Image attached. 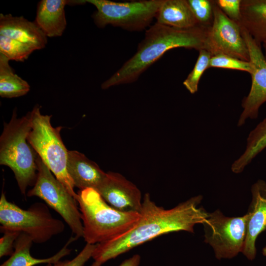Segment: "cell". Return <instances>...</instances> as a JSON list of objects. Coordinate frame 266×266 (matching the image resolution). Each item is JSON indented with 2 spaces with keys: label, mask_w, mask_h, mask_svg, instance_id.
I'll return each mask as SVG.
<instances>
[{
  "label": "cell",
  "mask_w": 266,
  "mask_h": 266,
  "mask_svg": "<svg viewBox=\"0 0 266 266\" xmlns=\"http://www.w3.org/2000/svg\"><path fill=\"white\" fill-rule=\"evenodd\" d=\"M204 49L212 56L226 55L250 61L239 25L228 18L213 1V19L208 28Z\"/></svg>",
  "instance_id": "obj_10"
},
{
  "label": "cell",
  "mask_w": 266,
  "mask_h": 266,
  "mask_svg": "<svg viewBox=\"0 0 266 266\" xmlns=\"http://www.w3.org/2000/svg\"><path fill=\"white\" fill-rule=\"evenodd\" d=\"M262 253L264 256L266 257V245L263 248Z\"/></svg>",
  "instance_id": "obj_31"
},
{
  "label": "cell",
  "mask_w": 266,
  "mask_h": 266,
  "mask_svg": "<svg viewBox=\"0 0 266 266\" xmlns=\"http://www.w3.org/2000/svg\"><path fill=\"white\" fill-rule=\"evenodd\" d=\"M240 28L247 45L250 62L253 65L254 70L251 74L252 82L249 93L242 100L243 111L238 120V127L244 125L247 119L257 118L260 107L266 102V59L261 44Z\"/></svg>",
  "instance_id": "obj_11"
},
{
  "label": "cell",
  "mask_w": 266,
  "mask_h": 266,
  "mask_svg": "<svg viewBox=\"0 0 266 266\" xmlns=\"http://www.w3.org/2000/svg\"><path fill=\"white\" fill-rule=\"evenodd\" d=\"M263 47L264 49L263 53L264 55V56L266 59V40H265L262 43Z\"/></svg>",
  "instance_id": "obj_30"
},
{
  "label": "cell",
  "mask_w": 266,
  "mask_h": 266,
  "mask_svg": "<svg viewBox=\"0 0 266 266\" xmlns=\"http://www.w3.org/2000/svg\"><path fill=\"white\" fill-rule=\"evenodd\" d=\"M141 257L138 254H135L124 261L119 266H139ZM102 264L94 261L90 266H101Z\"/></svg>",
  "instance_id": "obj_29"
},
{
  "label": "cell",
  "mask_w": 266,
  "mask_h": 266,
  "mask_svg": "<svg viewBox=\"0 0 266 266\" xmlns=\"http://www.w3.org/2000/svg\"><path fill=\"white\" fill-rule=\"evenodd\" d=\"M75 236H71L62 248L53 256L44 259L33 257L30 249L33 241L27 234L21 233L14 245V251L10 258L0 266H34L41 264H54L70 253L69 245L77 240Z\"/></svg>",
  "instance_id": "obj_17"
},
{
  "label": "cell",
  "mask_w": 266,
  "mask_h": 266,
  "mask_svg": "<svg viewBox=\"0 0 266 266\" xmlns=\"http://www.w3.org/2000/svg\"><path fill=\"white\" fill-rule=\"evenodd\" d=\"M67 170L74 186L80 190H97L106 174L97 164L75 150L68 151Z\"/></svg>",
  "instance_id": "obj_16"
},
{
  "label": "cell",
  "mask_w": 266,
  "mask_h": 266,
  "mask_svg": "<svg viewBox=\"0 0 266 266\" xmlns=\"http://www.w3.org/2000/svg\"><path fill=\"white\" fill-rule=\"evenodd\" d=\"M34 50L35 48L29 44L0 35V53L9 61L23 62Z\"/></svg>",
  "instance_id": "obj_22"
},
{
  "label": "cell",
  "mask_w": 266,
  "mask_h": 266,
  "mask_svg": "<svg viewBox=\"0 0 266 266\" xmlns=\"http://www.w3.org/2000/svg\"><path fill=\"white\" fill-rule=\"evenodd\" d=\"M208 27L199 25L189 29H178L156 23L146 31L136 53L101 84V89L105 90L135 81L169 50L178 47L198 51L204 49Z\"/></svg>",
  "instance_id": "obj_2"
},
{
  "label": "cell",
  "mask_w": 266,
  "mask_h": 266,
  "mask_svg": "<svg viewBox=\"0 0 266 266\" xmlns=\"http://www.w3.org/2000/svg\"><path fill=\"white\" fill-rule=\"evenodd\" d=\"M86 2L85 0H42L37 4L34 23L47 37L61 36L66 26L65 6Z\"/></svg>",
  "instance_id": "obj_14"
},
{
  "label": "cell",
  "mask_w": 266,
  "mask_h": 266,
  "mask_svg": "<svg viewBox=\"0 0 266 266\" xmlns=\"http://www.w3.org/2000/svg\"><path fill=\"white\" fill-rule=\"evenodd\" d=\"M217 67L245 71L250 75L254 69L252 63L226 55H217L211 56L209 68Z\"/></svg>",
  "instance_id": "obj_24"
},
{
  "label": "cell",
  "mask_w": 266,
  "mask_h": 266,
  "mask_svg": "<svg viewBox=\"0 0 266 266\" xmlns=\"http://www.w3.org/2000/svg\"><path fill=\"white\" fill-rule=\"evenodd\" d=\"M201 195L191 197L173 208L158 206L149 193L142 199L140 218L131 230L111 240L97 244L93 253L94 261L103 264L158 236L186 231L193 233L197 224H202L208 215L200 205Z\"/></svg>",
  "instance_id": "obj_1"
},
{
  "label": "cell",
  "mask_w": 266,
  "mask_h": 266,
  "mask_svg": "<svg viewBox=\"0 0 266 266\" xmlns=\"http://www.w3.org/2000/svg\"><path fill=\"white\" fill-rule=\"evenodd\" d=\"M251 201L247 213L248 219L242 254L250 261L257 255L256 240L266 230V182L259 179L251 188Z\"/></svg>",
  "instance_id": "obj_13"
},
{
  "label": "cell",
  "mask_w": 266,
  "mask_h": 266,
  "mask_svg": "<svg viewBox=\"0 0 266 266\" xmlns=\"http://www.w3.org/2000/svg\"><path fill=\"white\" fill-rule=\"evenodd\" d=\"M40 108L36 105L29 112L31 130L28 141L56 178L76 199L75 186L67 170L68 150L61 136L62 127H53L51 123V115L42 114Z\"/></svg>",
  "instance_id": "obj_5"
},
{
  "label": "cell",
  "mask_w": 266,
  "mask_h": 266,
  "mask_svg": "<svg viewBox=\"0 0 266 266\" xmlns=\"http://www.w3.org/2000/svg\"><path fill=\"white\" fill-rule=\"evenodd\" d=\"M4 234L0 239V257L11 256L13 253L14 243L21 233L14 231H5Z\"/></svg>",
  "instance_id": "obj_28"
},
{
  "label": "cell",
  "mask_w": 266,
  "mask_h": 266,
  "mask_svg": "<svg viewBox=\"0 0 266 266\" xmlns=\"http://www.w3.org/2000/svg\"><path fill=\"white\" fill-rule=\"evenodd\" d=\"M199 52V56L193 69L183 82V85L192 94L197 92L200 79L205 70L209 68L212 56L205 49H201Z\"/></svg>",
  "instance_id": "obj_23"
},
{
  "label": "cell",
  "mask_w": 266,
  "mask_h": 266,
  "mask_svg": "<svg viewBox=\"0 0 266 266\" xmlns=\"http://www.w3.org/2000/svg\"><path fill=\"white\" fill-rule=\"evenodd\" d=\"M156 18L158 24L178 29L200 25L187 0H163Z\"/></svg>",
  "instance_id": "obj_19"
},
{
  "label": "cell",
  "mask_w": 266,
  "mask_h": 266,
  "mask_svg": "<svg viewBox=\"0 0 266 266\" xmlns=\"http://www.w3.org/2000/svg\"><path fill=\"white\" fill-rule=\"evenodd\" d=\"M112 207L123 212H139L141 193L138 187L121 174L108 171L96 190Z\"/></svg>",
  "instance_id": "obj_12"
},
{
  "label": "cell",
  "mask_w": 266,
  "mask_h": 266,
  "mask_svg": "<svg viewBox=\"0 0 266 266\" xmlns=\"http://www.w3.org/2000/svg\"><path fill=\"white\" fill-rule=\"evenodd\" d=\"M9 61L0 53V96L6 98L24 96L30 91V86L14 72Z\"/></svg>",
  "instance_id": "obj_21"
},
{
  "label": "cell",
  "mask_w": 266,
  "mask_h": 266,
  "mask_svg": "<svg viewBox=\"0 0 266 266\" xmlns=\"http://www.w3.org/2000/svg\"><path fill=\"white\" fill-rule=\"evenodd\" d=\"M248 215L238 217L224 215L219 210L208 212L202 225L204 241L213 248L218 260L236 257L243 250Z\"/></svg>",
  "instance_id": "obj_9"
},
{
  "label": "cell",
  "mask_w": 266,
  "mask_h": 266,
  "mask_svg": "<svg viewBox=\"0 0 266 266\" xmlns=\"http://www.w3.org/2000/svg\"><path fill=\"white\" fill-rule=\"evenodd\" d=\"M76 200L86 243L96 244L113 239L133 228L140 217L139 212L115 209L93 188L80 190Z\"/></svg>",
  "instance_id": "obj_3"
},
{
  "label": "cell",
  "mask_w": 266,
  "mask_h": 266,
  "mask_svg": "<svg viewBox=\"0 0 266 266\" xmlns=\"http://www.w3.org/2000/svg\"><path fill=\"white\" fill-rule=\"evenodd\" d=\"M215 4L230 19L238 23L241 0H214Z\"/></svg>",
  "instance_id": "obj_27"
},
{
  "label": "cell",
  "mask_w": 266,
  "mask_h": 266,
  "mask_svg": "<svg viewBox=\"0 0 266 266\" xmlns=\"http://www.w3.org/2000/svg\"><path fill=\"white\" fill-rule=\"evenodd\" d=\"M31 130L29 113L18 118L14 110L0 137V164L12 170L23 195L28 186H34L37 176L38 155L28 141Z\"/></svg>",
  "instance_id": "obj_4"
},
{
  "label": "cell",
  "mask_w": 266,
  "mask_h": 266,
  "mask_svg": "<svg viewBox=\"0 0 266 266\" xmlns=\"http://www.w3.org/2000/svg\"><path fill=\"white\" fill-rule=\"evenodd\" d=\"M0 223L1 233H23L38 244L47 242L65 230L63 222L53 218L45 204L36 202L25 210L8 201L3 192L0 199Z\"/></svg>",
  "instance_id": "obj_6"
},
{
  "label": "cell",
  "mask_w": 266,
  "mask_h": 266,
  "mask_svg": "<svg viewBox=\"0 0 266 266\" xmlns=\"http://www.w3.org/2000/svg\"><path fill=\"white\" fill-rule=\"evenodd\" d=\"M96 244L86 243L83 249L72 259L59 261L54 264H47L46 266H83L92 257Z\"/></svg>",
  "instance_id": "obj_26"
},
{
  "label": "cell",
  "mask_w": 266,
  "mask_h": 266,
  "mask_svg": "<svg viewBox=\"0 0 266 266\" xmlns=\"http://www.w3.org/2000/svg\"><path fill=\"white\" fill-rule=\"evenodd\" d=\"M0 35L29 44L36 50L44 48L47 42V36L34 22L11 14H0Z\"/></svg>",
  "instance_id": "obj_15"
},
{
  "label": "cell",
  "mask_w": 266,
  "mask_h": 266,
  "mask_svg": "<svg viewBox=\"0 0 266 266\" xmlns=\"http://www.w3.org/2000/svg\"><path fill=\"white\" fill-rule=\"evenodd\" d=\"M97 10L92 17L97 27L107 25L129 31H141L156 18L163 0L116 2L109 0H85Z\"/></svg>",
  "instance_id": "obj_7"
},
{
  "label": "cell",
  "mask_w": 266,
  "mask_h": 266,
  "mask_svg": "<svg viewBox=\"0 0 266 266\" xmlns=\"http://www.w3.org/2000/svg\"><path fill=\"white\" fill-rule=\"evenodd\" d=\"M238 24L262 44L266 40V0H241Z\"/></svg>",
  "instance_id": "obj_18"
},
{
  "label": "cell",
  "mask_w": 266,
  "mask_h": 266,
  "mask_svg": "<svg viewBox=\"0 0 266 266\" xmlns=\"http://www.w3.org/2000/svg\"><path fill=\"white\" fill-rule=\"evenodd\" d=\"M37 176L28 197H37L58 213L77 239L83 236L81 213L76 199L66 189L38 156Z\"/></svg>",
  "instance_id": "obj_8"
},
{
  "label": "cell",
  "mask_w": 266,
  "mask_h": 266,
  "mask_svg": "<svg viewBox=\"0 0 266 266\" xmlns=\"http://www.w3.org/2000/svg\"><path fill=\"white\" fill-rule=\"evenodd\" d=\"M187 1L200 25L210 26L213 19V0H187Z\"/></svg>",
  "instance_id": "obj_25"
},
{
  "label": "cell",
  "mask_w": 266,
  "mask_h": 266,
  "mask_svg": "<svg viewBox=\"0 0 266 266\" xmlns=\"http://www.w3.org/2000/svg\"><path fill=\"white\" fill-rule=\"evenodd\" d=\"M266 148V117L252 130L247 138L243 154L231 166L234 173H241L252 161Z\"/></svg>",
  "instance_id": "obj_20"
}]
</instances>
